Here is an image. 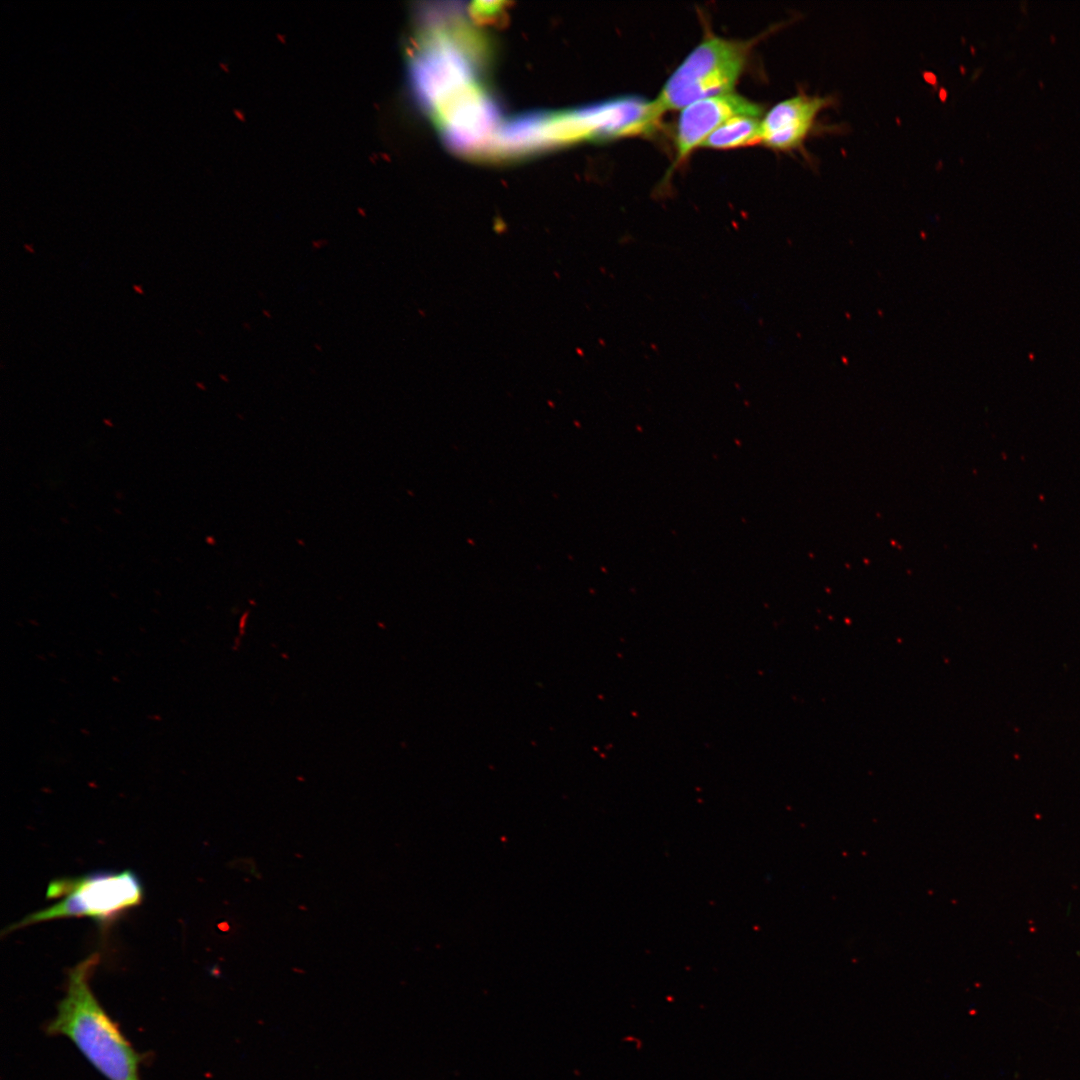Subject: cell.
<instances>
[{
    "label": "cell",
    "instance_id": "6da1fadb",
    "mask_svg": "<svg viewBox=\"0 0 1080 1080\" xmlns=\"http://www.w3.org/2000/svg\"><path fill=\"white\" fill-rule=\"evenodd\" d=\"M99 962L94 953L68 975L65 996L46 1032L69 1038L82 1055L108 1080H141L138 1054L94 996L89 979Z\"/></svg>",
    "mask_w": 1080,
    "mask_h": 1080
},
{
    "label": "cell",
    "instance_id": "52a82bcc",
    "mask_svg": "<svg viewBox=\"0 0 1080 1080\" xmlns=\"http://www.w3.org/2000/svg\"><path fill=\"white\" fill-rule=\"evenodd\" d=\"M133 288H134V290H135L136 292H138V293H140V294H144V291H143V289H141V287H140V286H138V285H134V286H133Z\"/></svg>",
    "mask_w": 1080,
    "mask_h": 1080
},
{
    "label": "cell",
    "instance_id": "277c9868",
    "mask_svg": "<svg viewBox=\"0 0 1080 1080\" xmlns=\"http://www.w3.org/2000/svg\"><path fill=\"white\" fill-rule=\"evenodd\" d=\"M836 105L834 96L799 92L773 106L760 121L761 144L782 152L803 149L816 134L840 132L839 125H825L819 116Z\"/></svg>",
    "mask_w": 1080,
    "mask_h": 1080
},
{
    "label": "cell",
    "instance_id": "ba28073f",
    "mask_svg": "<svg viewBox=\"0 0 1080 1080\" xmlns=\"http://www.w3.org/2000/svg\"><path fill=\"white\" fill-rule=\"evenodd\" d=\"M24 247H27L26 249H27L28 251H30V252H34V250H33V249H31V247H30V246H28V245H24Z\"/></svg>",
    "mask_w": 1080,
    "mask_h": 1080
},
{
    "label": "cell",
    "instance_id": "5b68a950",
    "mask_svg": "<svg viewBox=\"0 0 1080 1080\" xmlns=\"http://www.w3.org/2000/svg\"><path fill=\"white\" fill-rule=\"evenodd\" d=\"M763 108L735 93L706 98L682 109L678 119L675 163L683 162L702 146L708 136L726 121L737 116H761Z\"/></svg>",
    "mask_w": 1080,
    "mask_h": 1080
},
{
    "label": "cell",
    "instance_id": "3957f363",
    "mask_svg": "<svg viewBox=\"0 0 1080 1080\" xmlns=\"http://www.w3.org/2000/svg\"><path fill=\"white\" fill-rule=\"evenodd\" d=\"M143 895L140 879L130 870L93 872L76 878L57 879L49 884L47 897L58 898L59 901L28 915L7 931L69 917L111 921L139 905Z\"/></svg>",
    "mask_w": 1080,
    "mask_h": 1080
},
{
    "label": "cell",
    "instance_id": "8992f818",
    "mask_svg": "<svg viewBox=\"0 0 1080 1080\" xmlns=\"http://www.w3.org/2000/svg\"><path fill=\"white\" fill-rule=\"evenodd\" d=\"M760 121L757 117L737 116L718 127L703 142V147L731 149L761 144Z\"/></svg>",
    "mask_w": 1080,
    "mask_h": 1080
},
{
    "label": "cell",
    "instance_id": "7a4b0ae2",
    "mask_svg": "<svg viewBox=\"0 0 1080 1080\" xmlns=\"http://www.w3.org/2000/svg\"><path fill=\"white\" fill-rule=\"evenodd\" d=\"M753 41L710 36L699 43L671 74L655 104L662 114L732 93L747 63Z\"/></svg>",
    "mask_w": 1080,
    "mask_h": 1080
}]
</instances>
